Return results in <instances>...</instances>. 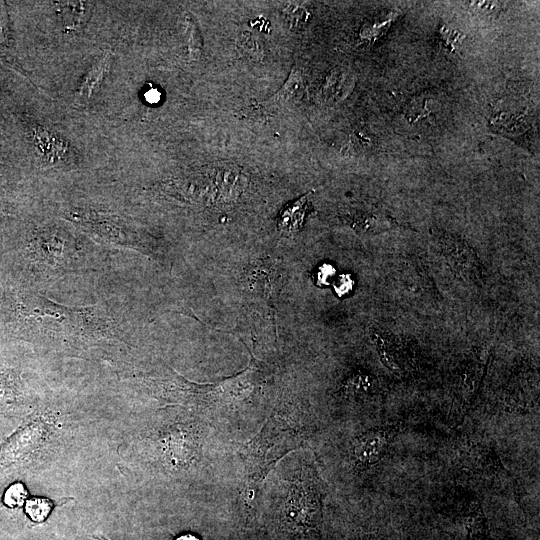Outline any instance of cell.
Masks as SVG:
<instances>
[{"label": "cell", "mask_w": 540, "mask_h": 540, "mask_svg": "<svg viewBox=\"0 0 540 540\" xmlns=\"http://www.w3.org/2000/svg\"><path fill=\"white\" fill-rule=\"evenodd\" d=\"M116 327L99 306H67L30 291L14 299L9 315V328L18 338L68 351L115 339Z\"/></svg>", "instance_id": "obj_1"}, {"label": "cell", "mask_w": 540, "mask_h": 540, "mask_svg": "<svg viewBox=\"0 0 540 540\" xmlns=\"http://www.w3.org/2000/svg\"><path fill=\"white\" fill-rule=\"evenodd\" d=\"M293 430L279 417H271L262 431L246 448V487L245 498L253 500L259 485L271 466L287 452L288 442Z\"/></svg>", "instance_id": "obj_2"}, {"label": "cell", "mask_w": 540, "mask_h": 540, "mask_svg": "<svg viewBox=\"0 0 540 540\" xmlns=\"http://www.w3.org/2000/svg\"><path fill=\"white\" fill-rule=\"evenodd\" d=\"M67 218L99 243L155 254V244L150 242L147 235L116 215L73 210Z\"/></svg>", "instance_id": "obj_3"}, {"label": "cell", "mask_w": 540, "mask_h": 540, "mask_svg": "<svg viewBox=\"0 0 540 540\" xmlns=\"http://www.w3.org/2000/svg\"><path fill=\"white\" fill-rule=\"evenodd\" d=\"M452 462L461 474L475 482H494L507 476L494 448L473 436L462 435L454 441Z\"/></svg>", "instance_id": "obj_4"}, {"label": "cell", "mask_w": 540, "mask_h": 540, "mask_svg": "<svg viewBox=\"0 0 540 540\" xmlns=\"http://www.w3.org/2000/svg\"><path fill=\"white\" fill-rule=\"evenodd\" d=\"M48 434V426L41 416L27 417L0 443V476L31 462L43 448Z\"/></svg>", "instance_id": "obj_5"}, {"label": "cell", "mask_w": 540, "mask_h": 540, "mask_svg": "<svg viewBox=\"0 0 540 540\" xmlns=\"http://www.w3.org/2000/svg\"><path fill=\"white\" fill-rule=\"evenodd\" d=\"M33 259L49 275H61L76 262L77 246L70 233L59 227H43L31 240Z\"/></svg>", "instance_id": "obj_6"}, {"label": "cell", "mask_w": 540, "mask_h": 540, "mask_svg": "<svg viewBox=\"0 0 540 540\" xmlns=\"http://www.w3.org/2000/svg\"><path fill=\"white\" fill-rule=\"evenodd\" d=\"M490 358L489 348L472 354L460 367L453 387L449 418L455 425L461 424L473 407L480 392Z\"/></svg>", "instance_id": "obj_7"}, {"label": "cell", "mask_w": 540, "mask_h": 540, "mask_svg": "<svg viewBox=\"0 0 540 540\" xmlns=\"http://www.w3.org/2000/svg\"><path fill=\"white\" fill-rule=\"evenodd\" d=\"M406 427V422L397 419L366 430L358 435L352 447L353 467L364 472L377 465L387 454L394 438Z\"/></svg>", "instance_id": "obj_8"}, {"label": "cell", "mask_w": 540, "mask_h": 540, "mask_svg": "<svg viewBox=\"0 0 540 540\" xmlns=\"http://www.w3.org/2000/svg\"><path fill=\"white\" fill-rule=\"evenodd\" d=\"M448 533L453 540H491L478 497L466 498L456 506L450 515Z\"/></svg>", "instance_id": "obj_9"}, {"label": "cell", "mask_w": 540, "mask_h": 540, "mask_svg": "<svg viewBox=\"0 0 540 540\" xmlns=\"http://www.w3.org/2000/svg\"><path fill=\"white\" fill-rule=\"evenodd\" d=\"M28 406V392L18 369L0 366V418L20 417Z\"/></svg>", "instance_id": "obj_10"}, {"label": "cell", "mask_w": 540, "mask_h": 540, "mask_svg": "<svg viewBox=\"0 0 540 540\" xmlns=\"http://www.w3.org/2000/svg\"><path fill=\"white\" fill-rule=\"evenodd\" d=\"M444 252L457 274L469 281H475L481 277L479 260L467 244L458 241L446 242Z\"/></svg>", "instance_id": "obj_11"}, {"label": "cell", "mask_w": 540, "mask_h": 540, "mask_svg": "<svg viewBox=\"0 0 540 540\" xmlns=\"http://www.w3.org/2000/svg\"><path fill=\"white\" fill-rule=\"evenodd\" d=\"M381 390L380 382L375 375L359 371L343 383L340 393L351 400L368 401L376 398Z\"/></svg>", "instance_id": "obj_12"}, {"label": "cell", "mask_w": 540, "mask_h": 540, "mask_svg": "<svg viewBox=\"0 0 540 540\" xmlns=\"http://www.w3.org/2000/svg\"><path fill=\"white\" fill-rule=\"evenodd\" d=\"M215 182L225 197L238 195L246 185L245 173L233 163L221 162L214 168Z\"/></svg>", "instance_id": "obj_13"}, {"label": "cell", "mask_w": 540, "mask_h": 540, "mask_svg": "<svg viewBox=\"0 0 540 540\" xmlns=\"http://www.w3.org/2000/svg\"><path fill=\"white\" fill-rule=\"evenodd\" d=\"M111 63V54L106 53L101 60L94 64L91 70L86 74L85 78L81 82L77 93L75 95V104H86L93 94L95 88H97L103 81L106 72Z\"/></svg>", "instance_id": "obj_14"}, {"label": "cell", "mask_w": 540, "mask_h": 540, "mask_svg": "<svg viewBox=\"0 0 540 540\" xmlns=\"http://www.w3.org/2000/svg\"><path fill=\"white\" fill-rule=\"evenodd\" d=\"M377 348L384 365L396 373H406L411 369V358L401 346L379 338Z\"/></svg>", "instance_id": "obj_15"}, {"label": "cell", "mask_w": 540, "mask_h": 540, "mask_svg": "<svg viewBox=\"0 0 540 540\" xmlns=\"http://www.w3.org/2000/svg\"><path fill=\"white\" fill-rule=\"evenodd\" d=\"M309 194L310 192L281 210L278 218V227L280 230L295 232L302 227L304 217L309 209Z\"/></svg>", "instance_id": "obj_16"}, {"label": "cell", "mask_w": 540, "mask_h": 540, "mask_svg": "<svg viewBox=\"0 0 540 540\" xmlns=\"http://www.w3.org/2000/svg\"><path fill=\"white\" fill-rule=\"evenodd\" d=\"M28 499V490L21 481L9 484L3 492L2 503L9 509H17L23 506Z\"/></svg>", "instance_id": "obj_17"}, {"label": "cell", "mask_w": 540, "mask_h": 540, "mask_svg": "<svg viewBox=\"0 0 540 540\" xmlns=\"http://www.w3.org/2000/svg\"><path fill=\"white\" fill-rule=\"evenodd\" d=\"M27 516L34 522H43L51 513L53 502L47 498L33 497L27 499L25 504Z\"/></svg>", "instance_id": "obj_18"}, {"label": "cell", "mask_w": 540, "mask_h": 540, "mask_svg": "<svg viewBox=\"0 0 540 540\" xmlns=\"http://www.w3.org/2000/svg\"><path fill=\"white\" fill-rule=\"evenodd\" d=\"M303 91V78L301 73L295 68L289 74L286 82L275 95L278 100L290 101L298 98Z\"/></svg>", "instance_id": "obj_19"}, {"label": "cell", "mask_w": 540, "mask_h": 540, "mask_svg": "<svg viewBox=\"0 0 540 540\" xmlns=\"http://www.w3.org/2000/svg\"><path fill=\"white\" fill-rule=\"evenodd\" d=\"M186 35L189 54L192 59H198L202 52V39L200 32L191 18L186 19Z\"/></svg>", "instance_id": "obj_20"}, {"label": "cell", "mask_w": 540, "mask_h": 540, "mask_svg": "<svg viewBox=\"0 0 540 540\" xmlns=\"http://www.w3.org/2000/svg\"><path fill=\"white\" fill-rule=\"evenodd\" d=\"M284 14L293 26L303 25L308 18V12L300 4H291L284 10Z\"/></svg>", "instance_id": "obj_21"}, {"label": "cell", "mask_w": 540, "mask_h": 540, "mask_svg": "<svg viewBox=\"0 0 540 540\" xmlns=\"http://www.w3.org/2000/svg\"><path fill=\"white\" fill-rule=\"evenodd\" d=\"M342 278L339 280V283L337 286H335L337 292L339 294H345L347 291H349L352 287V280L349 278V276H341Z\"/></svg>", "instance_id": "obj_22"}, {"label": "cell", "mask_w": 540, "mask_h": 540, "mask_svg": "<svg viewBox=\"0 0 540 540\" xmlns=\"http://www.w3.org/2000/svg\"><path fill=\"white\" fill-rule=\"evenodd\" d=\"M145 98L147 99L148 102L150 103H155V102H158L159 99H160V93L155 90V89H150L149 91H147V93L145 94Z\"/></svg>", "instance_id": "obj_23"}, {"label": "cell", "mask_w": 540, "mask_h": 540, "mask_svg": "<svg viewBox=\"0 0 540 540\" xmlns=\"http://www.w3.org/2000/svg\"><path fill=\"white\" fill-rule=\"evenodd\" d=\"M359 540H386V539L377 533H367V534L362 535Z\"/></svg>", "instance_id": "obj_24"}, {"label": "cell", "mask_w": 540, "mask_h": 540, "mask_svg": "<svg viewBox=\"0 0 540 540\" xmlns=\"http://www.w3.org/2000/svg\"><path fill=\"white\" fill-rule=\"evenodd\" d=\"M176 540H199V538L193 534H183L179 536Z\"/></svg>", "instance_id": "obj_25"}, {"label": "cell", "mask_w": 540, "mask_h": 540, "mask_svg": "<svg viewBox=\"0 0 540 540\" xmlns=\"http://www.w3.org/2000/svg\"><path fill=\"white\" fill-rule=\"evenodd\" d=\"M95 540H110L108 538H106L105 536L103 535H93L92 536Z\"/></svg>", "instance_id": "obj_26"}]
</instances>
